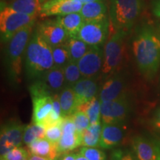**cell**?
I'll use <instances>...</instances> for the list:
<instances>
[{
    "instance_id": "9a60e30c",
    "label": "cell",
    "mask_w": 160,
    "mask_h": 160,
    "mask_svg": "<svg viewBox=\"0 0 160 160\" xmlns=\"http://www.w3.org/2000/svg\"><path fill=\"white\" fill-rule=\"evenodd\" d=\"M126 94L128 93L126 92L125 80L117 73L105 79L100 90L99 99L102 103H104L113 101Z\"/></svg>"
},
{
    "instance_id": "7dc6e473",
    "label": "cell",
    "mask_w": 160,
    "mask_h": 160,
    "mask_svg": "<svg viewBox=\"0 0 160 160\" xmlns=\"http://www.w3.org/2000/svg\"><path fill=\"white\" fill-rule=\"evenodd\" d=\"M23 160H28V158H26V159H23Z\"/></svg>"
},
{
    "instance_id": "cb8c5ba5",
    "label": "cell",
    "mask_w": 160,
    "mask_h": 160,
    "mask_svg": "<svg viewBox=\"0 0 160 160\" xmlns=\"http://www.w3.org/2000/svg\"><path fill=\"white\" fill-rule=\"evenodd\" d=\"M101 105L102 102L99 99L95 97L87 102L80 105L77 111H83L89 118L91 125L100 122L101 118Z\"/></svg>"
},
{
    "instance_id": "44dd1931",
    "label": "cell",
    "mask_w": 160,
    "mask_h": 160,
    "mask_svg": "<svg viewBox=\"0 0 160 160\" xmlns=\"http://www.w3.org/2000/svg\"><path fill=\"white\" fill-rule=\"evenodd\" d=\"M108 7L104 1H96L83 5L80 14L85 22L101 20L107 18Z\"/></svg>"
},
{
    "instance_id": "d6a6232c",
    "label": "cell",
    "mask_w": 160,
    "mask_h": 160,
    "mask_svg": "<svg viewBox=\"0 0 160 160\" xmlns=\"http://www.w3.org/2000/svg\"><path fill=\"white\" fill-rule=\"evenodd\" d=\"M80 153L88 160H105L106 154L101 150L93 147L84 146L80 149Z\"/></svg>"
},
{
    "instance_id": "5b68a950",
    "label": "cell",
    "mask_w": 160,
    "mask_h": 160,
    "mask_svg": "<svg viewBox=\"0 0 160 160\" xmlns=\"http://www.w3.org/2000/svg\"><path fill=\"white\" fill-rule=\"evenodd\" d=\"M126 31H114L105 43L103 51V65L101 71L103 79H107L117 73L122 68L126 53Z\"/></svg>"
},
{
    "instance_id": "4dcf8cb0",
    "label": "cell",
    "mask_w": 160,
    "mask_h": 160,
    "mask_svg": "<svg viewBox=\"0 0 160 160\" xmlns=\"http://www.w3.org/2000/svg\"><path fill=\"white\" fill-rule=\"evenodd\" d=\"M29 91L32 99L54 95L41 79H37L33 82V84L30 86Z\"/></svg>"
},
{
    "instance_id": "bcb514c9",
    "label": "cell",
    "mask_w": 160,
    "mask_h": 160,
    "mask_svg": "<svg viewBox=\"0 0 160 160\" xmlns=\"http://www.w3.org/2000/svg\"><path fill=\"white\" fill-rule=\"evenodd\" d=\"M158 142H159V145H160V139H159V140H158Z\"/></svg>"
},
{
    "instance_id": "484cf974",
    "label": "cell",
    "mask_w": 160,
    "mask_h": 160,
    "mask_svg": "<svg viewBox=\"0 0 160 160\" xmlns=\"http://www.w3.org/2000/svg\"><path fill=\"white\" fill-rule=\"evenodd\" d=\"M41 5L39 0H12L7 5L20 13L37 16Z\"/></svg>"
},
{
    "instance_id": "f6af8a7d",
    "label": "cell",
    "mask_w": 160,
    "mask_h": 160,
    "mask_svg": "<svg viewBox=\"0 0 160 160\" xmlns=\"http://www.w3.org/2000/svg\"><path fill=\"white\" fill-rule=\"evenodd\" d=\"M39 1H40V3H41V4H42V3L45 2H47V1H48V0H39Z\"/></svg>"
},
{
    "instance_id": "1f68e13d",
    "label": "cell",
    "mask_w": 160,
    "mask_h": 160,
    "mask_svg": "<svg viewBox=\"0 0 160 160\" xmlns=\"http://www.w3.org/2000/svg\"><path fill=\"white\" fill-rule=\"evenodd\" d=\"M71 116L73 120V122L75 124L77 131L80 133H82L85 130L87 129L91 125L88 117L83 111H76Z\"/></svg>"
},
{
    "instance_id": "d590c367",
    "label": "cell",
    "mask_w": 160,
    "mask_h": 160,
    "mask_svg": "<svg viewBox=\"0 0 160 160\" xmlns=\"http://www.w3.org/2000/svg\"><path fill=\"white\" fill-rule=\"evenodd\" d=\"M111 160H138L132 152L125 149H116L112 152Z\"/></svg>"
},
{
    "instance_id": "5bb4252c",
    "label": "cell",
    "mask_w": 160,
    "mask_h": 160,
    "mask_svg": "<svg viewBox=\"0 0 160 160\" xmlns=\"http://www.w3.org/2000/svg\"><path fill=\"white\" fill-rule=\"evenodd\" d=\"M131 145L138 160H160V145L158 140L137 136L132 139Z\"/></svg>"
},
{
    "instance_id": "b9f144b4",
    "label": "cell",
    "mask_w": 160,
    "mask_h": 160,
    "mask_svg": "<svg viewBox=\"0 0 160 160\" xmlns=\"http://www.w3.org/2000/svg\"><path fill=\"white\" fill-rule=\"evenodd\" d=\"M77 1L80 2L81 3H82L83 5H85L86 3L92 2H96V1H105V0H77Z\"/></svg>"
},
{
    "instance_id": "ac0fdd59",
    "label": "cell",
    "mask_w": 160,
    "mask_h": 160,
    "mask_svg": "<svg viewBox=\"0 0 160 160\" xmlns=\"http://www.w3.org/2000/svg\"><path fill=\"white\" fill-rule=\"evenodd\" d=\"M28 146L31 154L41 156L51 160H56L60 156L57 143L52 142L46 138L33 140Z\"/></svg>"
},
{
    "instance_id": "8fae6325",
    "label": "cell",
    "mask_w": 160,
    "mask_h": 160,
    "mask_svg": "<svg viewBox=\"0 0 160 160\" xmlns=\"http://www.w3.org/2000/svg\"><path fill=\"white\" fill-rule=\"evenodd\" d=\"M25 127V125L17 122H11L2 127L0 135L1 157L13 148L19 147L22 145Z\"/></svg>"
},
{
    "instance_id": "8d00e7d4",
    "label": "cell",
    "mask_w": 160,
    "mask_h": 160,
    "mask_svg": "<svg viewBox=\"0 0 160 160\" xmlns=\"http://www.w3.org/2000/svg\"><path fill=\"white\" fill-rule=\"evenodd\" d=\"M153 13L156 17L160 18V0H153Z\"/></svg>"
},
{
    "instance_id": "7bdbcfd3",
    "label": "cell",
    "mask_w": 160,
    "mask_h": 160,
    "mask_svg": "<svg viewBox=\"0 0 160 160\" xmlns=\"http://www.w3.org/2000/svg\"><path fill=\"white\" fill-rule=\"evenodd\" d=\"M9 3V0H1V8L5 7Z\"/></svg>"
},
{
    "instance_id": "836d02e7",
    "label": "cell",
    "mask_w": 160,
    "mask_h": 160,
    "mask_svg": "<svg viewBox=\"0 0 160 160\" xmlns=\"http://www.w3.org/2000/svg\"><path fill=\"white\" fill-rule=\"evenodd\" d=\"M29 156L28 152L19 146L13 148L3 157H1V160H23L28 158Z\"/></svg>"
},
{
    "instance_id": "83f0119b",
    "label": "cell",
    "mask_w": 160,
    "mask_h": 160,
    "mask_svg": "<svg viewBox=\"0 0 160 160\" xmlns=\"http://www.w3.org/2000/svg\"><path fill=\"white\" fill-rule=\"evenodd\" d=\"M46 129L42 125L32 122L27 125L24 131L23 142L28 145L33 140L45 138Z\"/></svg>"
},
{
    "instance_id": "277c9868",
    "label": "cell",
    "mask_w": 160,
    "mask_h": 160,
    "mask_svg": "<svg viewBox=\"0 0 160 160\" xmlns=\"http://www.w3.org/2000/svg\"><path fill=\"white\" fill-rule=\"evenodd\" d=\"M143 6V0H111L109 21L114 31H129L142 11Z\"/></svg>"
},
{
    "instance_id": "7402d4cb",
    "label": "cell",
    "mask_w": 160,
    "mask_h": 160,
    "mask_svg": "<svg viewBox=\"0 0 160 160\" xmlns=\"http://www.w3.org/2000/svg\"><path fill=\"white\" fill-rule=\"evenodd\" d=\"M57 21L64 28L70 37H77L80 28L85 22L80 13H72L67 15L58 16Z\"/></svg>"
},
{
    "instance_id": "ab89813d",
    "label": "cell",
    "mask_w": 160,
    "mask_h": 160,
    "mask_svg": "<svg viewBox=\"0 0 160 160\" xmlns=\"http://www.w3.org/2000/svg\"><path fill=\"white\" fill-rule=\"evenodd\" d=\"M28 160H51L46 157H41V156H38L35 154H30L28 157Z\"/></svg>"
},
{
    "instance_id": "74e56055",
    "label": "cell",
    "mask_w": 160,
    "mask_h": 160,
    "mask_svg": "<svg viewBox=\"0 0 160 160\" xmlns=\"http://www.w3.org/2000/svg\"><path fill=\"white\" fill-rule=\"evenodd\" d=\"M77 153H63L62 157H59L56 160H75Z\"/></svg>"
},
{
    "instance_id": "7c38bea8",
    "label": "cell",
    "mask_w": 160,
    "mask_h": 160,
    "mask_svg": "<svg viewBox=\"0 0 160 160\" xmlns=\"http://www.w3.org/2000/svg\"><path fill=\"white\" fill-rule=\"evenodd\" d=\"M83 4L77 0H48L41 5V17L63 16L72 13H79Z\"/></svg>"
},
{
    "instance_id": "603a6c76",
    "label": "cell",
    "mask_w": 160,
    "mask_h": 160,
    "mask_svg": "<svg viewBox=\"0 0 160 160\" xmlns=\"http://www.w3.org/2000/svg\"><path fill=\"white\" fill-rule=\"evenodd\" d=\"M59 101L61 105L62 114L63 117L71 116L77 110V97L73 88L71 86H65L60 91Z\"/></svg>"
},
{
    "instance_id": "ffe728a7",
    "label": "cell",
    "mask_w": 160,
    "mask_h": 160,
    "mask_svg": "<svg viewBox=\"0 0 160 160\" xmlns=\"http://www.w3.org/2000/svg\"><path fill=\"white\" fill-rule=\"evenodd\" d=\"M53 94L60 92L65 87V79L63 68L53 66L52 68L45 72L40 78Z\"/></svg>"
},
{
    "instance_id": "e0dca14e",
    "label": "cell",
    "mask_w": 160,
    "mask_h": 160,
    "mask_svg": "<svg viewBox=\"0 0 160 160\" xmlns=\"http://www.w3.org/2000/svg\"><path fill=\"white\" fill-rule=\"evenodd\" d=\"M72 88L77 97L78 107L93 99L98 91L97 83L93 78H82Z\"/></svg>"
},
{
    "instance_id": "4fadbf2b",
    "label": "cell",
    "mask_w": 160,
    "mask_h": 160,
    "mask_svg": "<svg viewBox=\"0 0 160 160\" xmlns=\"http://www.w3.org/2000/svg\"><path fill=\"white\" fill-rule=\"evenodd\" d=\"M37 29L52 48L65 43L69 38L67 32L57 19L42 22L38 24Z\"/></svg>"
},
{
    "instance_id": "e575fe53",
    "label": "cell",
    "mask_w": 160,
    "mask_h": 160,
    "mask_svg": "<svg viewBox=\"0 0 160 160\" xmlns=\"http://www.w3.org/2000/svg\"><path fill=\"white\" fill-rule=\"evenodd\" d=\"M62 134V131L61 124H58V125L51 126L46 129L45 138L52 142L58 143L61 139Z\"/></svg>"
},
{
    "instance_id": "f1b7e54d",
    "label": "cell",
    "mask_w": 160,
    "mask_h": 160,
    "mask_svg": "<svg viewBox=\"0 0 160 160\" xmlns=\"http://www.w3.org/2000/svg\"><path fill=\"white\" fill-rule=\"evenodd\" d=\"M54 66L63 68L71 60V57L65 42L52 48Z\"/></svg>"
},
{
    "instance_id": "f546056e",
    "label": "cell",
    "mask_w": 160,
    "mask_h": 160,
    "mask_svg": "<svg viewBox=\"0 0 160 160\" xmlns=\"http://www.w3.org/2000/svg\"><path fill=\"white\" fill-rule=\"evenodd\" d=\"M65 73V86H73L79 80L81 79L82 74L78 67L77 62L70 61L63 67Z\"/></svg>"
},
{
    "instance_id": "d6986e66",
    "label": "cell",
    "mask_w": 160,
    "mask_h": 160,
    "mask_svg": "<svg viewBox=\"0 0 160 160\" xmlns=\"http://www.w3.org/2000/svg\"><path fill=\"white\" fill-rule=\"evenodd\" d=\"M53 97H37L32 99L33 102V117L32 122L41 125L48 117L53 109Z\"/></svg>"
},
{
    "instance_id": "7a4b0ae2",
    "label": "cell",
    "mask_w": 160,
    "mask_h": 160,
    "mask_svg": "<svg viewBox=\"0 0 160 160\" xmlns=\"http://www.w3.org/2000/svg\"><path fill=\"white\" fill-rule=\"evenodd\" d=\"M54 66L52 47L36 28L28 44L25 54L26 78L34 82Z\"/></svg>"
},
{
    "instance_id": "f35d334b",
    "label": "cell",
    "mask_w": 160,
    "mask_h": 160,
    "mask_svg": "<svg viewBox=\"0 0 160 160\" xmlns=\"http://www.w3.org/2000/svg\"><path fill=\"white\" fill-rule=\"evenodd\" d=\"M153 123H159L160 124V108H157L154 112L153 114Z\"/></svg>"
},
{
    "instance_id": "d4e9b609",
    "label": "cell",
    "mask_w": 160,
    "mask_h": 160,
    "mask_svg": "<svg viewBox=\"0 0 160 160\" xmlns=\"http://www.w3.org/2000/svg\"><path fill=\"white\" fill-rule=\"evenodd\" d=\"M102 126L101 122L91 125L82 133V145L96 148L99 146Z\"/></svg>"
},
{
    "instance_id": "ee69618b",
    "label": "cell",
    "mask_w": 160,
    "mask_h": 160,
    "mask_svg": "<svg viewBox=\"0 0 160 160\" xmlns=\"http://www.w3.org/2000/svg\"><path fill=\"white\" fill-rule=\"evenodd\" d=\"M153 126H154L160 132V124L159 123H153Z\"/></svg>"
},
{
    "instance_id": "9c48e42d",
    "label": "cell",
    "mask_w": 160,
    "mask_h": 160,
    "mask_svg": "<svg viewBox=\"0 0 160 160\" xmlns=\"http://www.w3.org/2000/svg\"><path fill=\"white\" fill-rule=\"evenodd\" d=\"M104 51L100 46H91L88 51L77 62L82 78H93L102 71Z\"/></svg>"
},
{
    "instance_id": "8992f818",
    "label": "cell",
    "mask_w": 160,
    "mask_h": 160,
    "mask_svg": "<svg viewBox=\"0 0 160 160\" xmlns=\"http://www.w3.org/2000/svg\"><path fill=\"white\" fill-rule=\"evenodd\" d=\"M37 16L20 13L6 5L0 12V33L2 42H7L18 31L34 25Z\"/></svg>"
},
{
    "instance_id": "30bf717a",
    "label": "cell",
    "mask_w": 160,
    "mask_h": 160,
    "mask_svg": "<svg viewBox=\"0 0 160 160\" xmlns=\"http://www.w3.org/2000/svg\"><path fill=\"white\" fill-rule=\"evenodd\" d=\"M61 128L62 134L57 143L60 155L68 153L82 145V133L77 131L71 116L64 117Z\"/></svg>"
},
{
    "instance_id": "4316f807",
    "label": "cell",
    "mask_w": 160,
    "mask_h": 160,
    "mask_svg": "<svg viewBox=\"0 0 160 160\" xmlns=\"http://www.w3.org/2000/svg\"><path fill=\"white\" fill-rule=\"evenodd\" d=\"M68 49L71 60L77 62L85 54L91 46L77 37H70L65 42Z\"/></svg>"
},
{
    "instance_id": "3957f363",
    "label": "cell",
    "mask_w": 160,
    "mask_h": 160,
    "mask_svg": "<svg viewBox=\"0 0 160 160\" xmlns=\"http://www.w3.org/2000/svg\"><path fill=\"white\" fill-rule=\"evenodd\" d=\"M33 25L27 26L11 38L5 53V65L10 83L16 85L19 82L22 68V59L31 38Z\"/></svg>"
},
{
    "instance_id": "60d3db41",
    "label": "cell",
    "mask_w": 160,
    "mask_h": 160,
    "mask_svg": "<svg viewBox=\"0 0 160 160\" xmlns=\"http://www.w3.org/2000/svg\"><path fill=\"white\" fill-rule=\"evenodd\" d=\"M75 160H88L87 158H85L83 155H82L81 153H77V156H76Z\"/></svg>"
},
{
    "instance_id": "ba28073f",
    "label": "cell",
    "mask_w": 160,
    "mask_h": 160,
    "mask_svg": "<svg viewBox=\"0 0 160 160\" xmlns=\"http://www.w3.org/2000/svg\"><path fill=\"white\" fill-rule=\"evenodd\" d=\"M110 21L108 18L85 22L77 36L90 46H101L108 34Z\"/></svg>"
},
{
    "instance_id": "2e32d148",
    "label": "cell",
    "mask_w": 160,
    "mask_h": 160,
    "mask_svg": "<svg viewBox=\"0 0 160 160\" xmlns=\"http://www.w3.org/2000/svg\"><path fill=\"white\" fill-rule=\"evenodd\" d=\"M125 133V124H103L99 147L104 149L113 148L122 142Z\"/></svg>"
},
{
    "instance_id": "6da1fadb",
    "label": "cell",
    "mask_w": 160,
    "mask_h": 160,
    "mask_svg": "<svg viewBox=\"0 0 160 160\" xmlns=\"http://www.w3.org/2000/svg\"><path fill=\"white\" fill-rule=\"evenodd\" d=\"M132 51L142 75L147 79H153L160 67V39L151 27L144 25L137 30Z\"/></svg>"
},
{
    "instance_id": "52a82bcc",
    "label": "cell",
    "mask_w": 160,
    "mask_h": 160,
    "mask_svg": "<svg viewBox=\"0 0 160 160\" xmlns=\"http://www.w3.org/2000/svg\"><path fill=\"white\" fill-rule=\"evenodd\" d=\"M131 111V102L128 94L101 105V118L106 125L125 124Z\"/></svg>"
}]
</instances>
